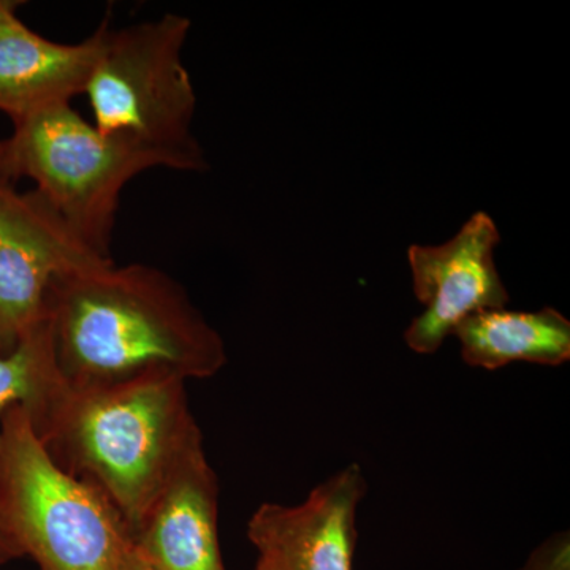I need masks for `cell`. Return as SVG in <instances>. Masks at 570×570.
Listing matches in <instances>:
<instances>
[{"mask_svg":"<svg viewBox=\"0 0 570 570\" xmlns=\"http://www.w3.org/2000/svg\"><path fill=\"white\" fill-rule=\"evenodd\" d=\"M45 314L56 365L70 387L208 379L227 363L219 333L183 285L154 266L108 262L58 277Z\"/></svg>","mask_w":570,"mask_h":570,"instance_id":"cell-1","label":"cell"},{"mask_svg":"<svg viewBox=\"0 0 570 570\" xmlns=\"http://www.w3.org/2000/svg\"><path fill=\"white\" fill-rule=\"evenodd\" d=\"M499 242L497 224L479 212L448 243L409 247L412 287L425 306L404 332L411 351L434 354L464 318L508 305L509 292L494 264Z\"/></svg>","mask_w":570,"mask_h":570,"instance_id":"cell-7","label":"cell"},{"mask_svg":"<svg viewBox=\"0 0 570 570\" xmlns=\"http://www.w3.org/2000/svg\"><path fill=\"white\" fill-rule=\"evenodd\" d=\"M2 564H6V561H3L2 558H0V566Z\"/></svg>","mask_w":570,"mask_h":570,"instance_id":"cell-18","label":"cell"},{"mask_svg":"<svg viewBox=\"0 0 570 570\" xmlns=\"http://www.w3.org/2000/svg\"><path fill=\"white\" fill-rule=\"evenodd\" d=\"M108 262L36 189L0 184V356L43 317L58 277Z\"/></svg>","mask_w":570,"mask_h":570,"instance_id":"cell-6","label":"cell"},{"mask_svg":"<svg viewBox=\"0 0 570 570\" xmlns=\"http://www.w3.org/2000/svg\"><path fill=\"white\" fill-rule=\"evenodd\" d=\"M102 26L85 91L94 126L159 154L167 168L205 171L204 149L193 132L197 94L183 58L193 22L167 13L118 31L108 20Z\"/></svg>","mask_w":570,"mask_h":570,"instance_id":"cell-4","label":"cell"},{"mask_svg":"<svg viewBox=\"0 0 570 570\" xmlns=\"http://www.w3.org/2000/svg\"><path fill=\"white\" fill-rule=\"evenodd\" d=\"M217 510L219 482L198 428L142 513L132 546L151 570H225Z\"/></svg>","mask_w":570,"mask_h":570,"instance_id":"cell-8","label":"cell"},{"mask_svg":"<svg viewBox=\"0 0 570 570\" xmlns=\"http://www.w3.org/2000/svg\"><path fill=\"white\" fill-rule=\"evenodd\" d=\"M0 558L6 562L20 558L14 547L11 546L9 538H7L6 532L2 531V528H0Z\"/></svg>","mask_w":570,"mask_h":570,"instance_id":"cell-16","label":"cell"},{"mask_svg":"<svg viewBox=\"0 0 570 570\" xmlns=\"http://www.w3.org/2000/svg\"><path fill=\"white\" fill-rule=\"evenodd\" d=\"M59 379L50 322L43 314L10 354L0 356V419L13 404L31 409Z\"/></svg>","mask_w":570,"mask_h":570,"instance_id":"cell-12","label":"cell"},{"mask_svg":"<svg viewBox=\"0 0 570 570\" xmlns=\"http://www.w3.org/2000/svg\"><path fill=\"white\" fill-rule=\"evenodd\" d=\"M18 9H20V2L0 0V36L13 31L22 24L20 17H18Z\"/></svg>","mask_w":570,"mask_h":570,"instance_id":"cell-14","label":"cell"},{"mask_svg":"<svg viewBox=\"0 0 570 570\" xmlns=\"http://www.w3.org/2000/svg\"><path fill=\"white\" fill-rule=\"evenodd\" d=\"M520 570H570L569 531L558 532L540 543Z\"/></svg>","mask_w":570,"mask_h":570,"instance_id":"cell-13","label":"cell"},{"mask_svg":"<svg viewBox=\"0 0 570 570\" xmlns=\"http://www.w3.org/2000/svg\"><path fill=\"white\" fill-rule=\"evenodd\" d=\"M121 570H151L149 566L146 564L145 560L138 554V551L135 550V547H130L129 551H127L126 558H124L122 569Z\"/></svg>","mask_w":570,"mask_h":570,"instance_id":"cell-15","label":"cell"},{"mask_svg":"<svg viewBox=\"0 0 570 570\" xmlns=\"http://www.w3.org/2000/svg\"><path fill=\"white\" fill-rule=\"evenodd\" d=\"M469 366L499 370L510 363L560 366L570 358V322L554 307L485 309L453 330Z\"/></svg>","mask_w":570,"mask_h":570,"instance_id":"cell-11","label":"cell"},{"mask_svg":"<svg viewBox=\"0 0 570 570\" xmlns=\"http://www.w3.org/2000/svg\"><path fill=\"white\" fill-rule=\"evenodd\" d=\"M0 140V184L32 179L36 190L97 254L110 257L112 228L127 183L165 167L151 149L105 135L73 110L51 105L17 119Z\"/></svg>","mask_w":570,"mask_h":570,"instance_id":"cell-5","label":"cell"},{"mask_svg":"<svg viewBox=\"0 0 570 570\" xmlns=\"http://www.w3.org/2000/svg\"><path fill=\"white\" fill-rule=\"evenodd\" d=\"M104 26L80 43H58L22 22L0 36V111L11 121L85 94Z\"/></svg>","mask_w":570,"mask_h":570,"instance_id":"cell-10","label":"cell"},{"mask_svg":"<svg viewBox=\"0 0 570 570\" xmlns=\"http://www.w3.org/2000/svg\"><path fill=\"white\" fill-rule=\"evenodd\" d=\"M254 570H279L276 568L275 562L269 561L268 558L258 557L257 566Z\"/></svg>","mask_w":570,"mask_h":570,"instance_id":"cell-17","label":"cell"},{"mask_svg":"<svg viewBox=\"0 0 570 570\" xmlns=\"http://www.w3.org/2000/svg\"><path fill=\"white\" fill-rule=\"evenodd\" d=\"M366 490L362 468L348 464L302 504H262L247 523V538L279 570H352L356 509Z\"/></svg>","mask_w":570,"mask_h":570,"instance_id":"cell-9","label":"cell"},{"mask_svg":"<svg viewBox=\"0 0 570 570\" xmlns=\"http://www.w3.org/2000/svg\"><path fill=\"white\" fill-rule=\"evenodd\" d=\"M26 412L51 460L96 487L126 521L130 538L198 430L186 381L175 376L108 387H70L61 377Z\"/></svg>","mask_w":570,"mask_h":570,"instance_id":"cell-2","label":"cell"},{"mask_svg":"<svg viewBox=\"0 0 570 570\" xmlns=\"http://www.w3.org/2000/svg\"><path fill=\"white\" fill-rule=\"evenodd\" d=\"M0 528L40 570H121L132 547L115 505L51 460L21 404L0 419Z\"/></svg>","mask_w":570,"mask_h":570,"instance_id":"cell-3","label":"cell"}]
</instances>
